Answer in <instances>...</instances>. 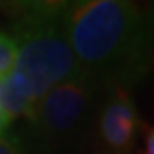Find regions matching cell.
<instances>
[{
  "mask_svg": "<svg viewBox=\"0 0 154 154\" xmlns=\"http://www.w3.org/2000/svg\"><path fill=\"white\" fill-rule=\"evenodd\" d=\"M17 57L16 39L5 33H0V81L5 79L14 69Z\"/></svg>",
  "mask_w": 154,
  "mask_h": 154,
  "instance_id": "obj_5",
  "label": "cell"
},
{
  "mask_svg": "<svg viewBox=\"0 0 154 154\" xmlns=\"http://www.w3.org/2000/svg\"><path fill=\"white\" fill-rule=\"evenodd\" d=\"M144 154H154V127L149 128L147 135H146V149Z\"/></svg>",
  "mask_w": 154,
  "mask_h": 154,
  "instance_id": "obj_8",
  "label": "cell"
},
{
  "mask_svg": "<svg viewBox=\"0 0 154 154\" xmlns=\"http://www.w3.org/2000/svg\"><path fill=\"white\" fill-rule=\"evenodd\" d=\"M9 123H11V116L7 115V111L4 110V106L0 105V137L4 135V132H5V128L9 127Z\"/></svg>",
  "mask_w": 154,
  "mask_h": 154,
  "instance_id": "obj_7",
  "label": "cell"
},
{
  "mask_svg": "<svg viewBox=\"0 0 154 154\" xmlns=\"http://www.w3.org/2000/svg\"><path fill=\"white\" fill-rule=\"evenodd\" d=\"M62 19L79 65L101 88L130 89L154 60V11L127 0L63 2Z\"/></svg>",
  "mask_w": 154,
  "mask_h": 154,
  "instance_id": "obj_1",
  "label": "cell"
},
{
  "mask_svg": "<svg viewBox=\"0 0 154 154\" xmlns=\"http://www.w3.org/2000/svg\"><path fill=\"white\" fill-rule=\"evenodd\" d=\"M0 154H24V152H22L21 146L16 139L2 135L0 137Z\"/></svg>",
  "mask_w": 154,
  "mask_h": 154,
  "instance_id": "obj_6",
  "label": "cell"
},
{
  "mask_svg": "<svg viewBox=\"0 0 154 154\" xmlns=\"http://www.w3.org/2000/svg\"><path fill=\"white\" fill-rule=\"evenodd\" d=\"M139 130V115L128 89H108L98 118L101 146L108 154H128Z\"/></svg>",
  "mask_w": 154,
  "mask_h": 154,
  "instance_id": "obj_4",
  "label": "cell"
},
{
  "mask_svg": "<svg viewBox=\"0 0 154 154\" xmlns=\"http://www.w3.org/2000/svg\"><path fill=\"white\" fill-rule=\"evenodd\" d=\"M99 89L101 86L86 72L50 89L29 118L39 142L50 151L74 142L91 116Z\"/></svg>",
  "mask_w": 154,
  "mask_h": 154,
  "instance_id": "obj_3",
  "label": "cell"
},
{
  "mask_svg": "<svg viewBox=\"0 0 154 154\" xmlns=\"http://www.w3.org/2000/svg\"><path fill=\"white\" fill-rule=\"evenodd\" d=\"M63 2H29L19 7L14 22L17 57L0 81V105L7 115L31 118L36 103L55 86L84 72L69 43Z\"/></svg>",
  "mask_w": 154,
  "mask_h": 154,
  "instance_id": "obj_2",
  "label": "cell"
}]
</instances>
